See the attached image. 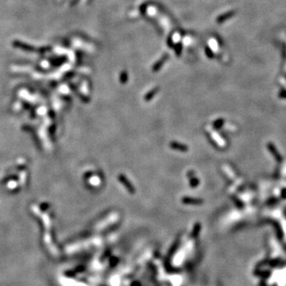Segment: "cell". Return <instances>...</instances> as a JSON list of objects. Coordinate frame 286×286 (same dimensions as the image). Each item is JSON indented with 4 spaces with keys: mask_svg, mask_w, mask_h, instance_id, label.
I'll return each instance as SVG.
<instances>
[{
    "mask_svg": "<svg viewBox=\"0 0 286 286\" xmlns=\"http://www.w3.org/2000/svg\"><path fill=\"white\" fill-rule=\"evenodd\" d=\"M171 147L173 149H175V150H180V151H186V150H188L187 146L183 144H181V143H177V142H173V143H171Z\"/></svg>",
    "mask_w": 286,
    "mask_h": 286,
    "instance_id": "6da1fadb",
    "label": "cell"
},
{
    "mask_svg": "<svg viewBox=\"0 0 286 286\" xmlns=\"http://www.w3.org/2000/svg\"><path fill=\"white\" fill-rule=\"evenodd\" d=\"M184 202L186 203V204H200L203 201L201 200H199V199L185 198L184 199Z\"/></svg>",
    "mask_w": 286,
    "mask_h": 286,
    "instance_id": "7a4b0ae2",
    "label": "cell"
},
{
    "mask_svg": "<svg viewBox=\"0 0 286 286\" xmlns=\"http://www.w3.org/2000/svg\"><path fill=\"white\" fill-rule=\"evenodd\" d=\"M119 180H120V181H122V182H123V184H125V186H126V187L127 188V189H129V190H131V192H133V188H132V186H131V184H130V182H129L128 181H127V179H126V177H123V176H120V177H119Z\"/></svg>",
    "mask_w": 286,
    "mask_h": 286,
    "instance_id": "3957f363",
    "label": "cell"
}]
</instances>
